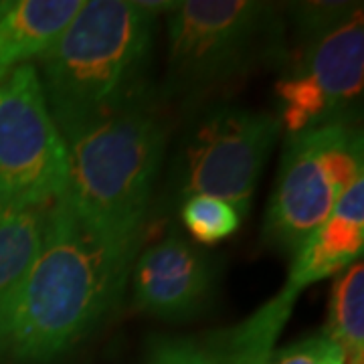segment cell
<instances>
[{
  "label": "cell",
  "instance_id": "5b68a950",
  "mask_svg": "<svg viewBox=\"0 0 364 364\" xmlns=\"http://www.w3.org/2000/svg\"><path fill=\"white\" fill-rule=\"evenodd\" d=\"M65 144L33 63L0 77V207L53 205L65 193Z\"/></svg>",
  "mask_w": 364,
  "mask_h": 364
},
{
  "label": "cell",
  "instance_id": "277c9868",
  "mask_svg": "<svg viewBox=\"0 0 364 364\" xmlns=\"http://www.w3.org/2000/svg\"><path fill=\"white\" fill-rule=\"evenodd\" d=\"M168 91L196 95L284 57L277 6L257 0H186L166 11Z\"/></svg>",
  "mask_w": 364,
  "mask_h": 364
},
{
  "label": "cell",
  "instance_id": "8fae6325",
  "mask_svg": "<svg viewBox=\"0 0 364 364\" xmlns=\"http://www.w3.org/2000/svg\"><path fill=\"white\" fill-rule=\"evenodd\" d=\"M51 207H0V320L39 255Z\"/></svg>",
  "mask_w": 364,
  "mask_h": 364
},
{
  "label": "cell",
  "instance_id": "2e32d148",
  "mask_svg": "<svg viewBox=\"0 0 364 364\" xmlns=\"http://www.w3.org/2000/svg\"><path fill=\"white\" fill-rule=\"evenodd\" d=\"M332 215H336L340 219H346L352 223H360L364 225V181L358 178L352 182L350 186L338 196V200L334 203Z\"/></svg>",
  "mask_w": 364,
  "mask_h": 364
},
{
  "label": "cell",
  "instance_id": "8992f818",
  "mask_svg": "<svg viewBox=\"0 0 364 364\" xmlns=\"http://www.w3.org/2000/svg\"><path fill=\"white\" fill-rule=\"evenodd\" d=\"M282 132L277 116L219 105L196 119L182 150L181 186L186 196H213L245 215Z\"/></svg>",
  "mask_w": 364,
  "mask_h": 364
},
{
  "label": "cell",
  "instance_id": "7a4b0ae2",
  "mask_svg": "<svg viewBox=\"0 0 364 364\" xmlns=\"http://www.w3.org/2000/svg\"><path fill=\"white\" fill-rule=\"evenodd\" d=\"M172 2L90 0L41 55L43 91L59 134L144 102L156 16Z\"/></svg>",
  "mask_w": 364,
  "mask_h": 364
},
{
  "label": "cell",
  "instance_id": "5bb4252c",
  "mask_svg": "<svg viewBox=\"0 0 364 364\" xmlns=\"http://www.w3.org/2000/svg\"><path fill=\"white\" fill-rule=\"evenodd\" d=\"M263 364H346V354L328 334H316L273 350Z\"/></svg>",
  "mask_w": 364,
  "mask_h": 364
},
{
  "label": "cell",
  "instance_id": "3957f363",
  "mask_svg": "<svg viewBox=\"0 0 364 364\" xmlns=\"http://www.w3.org/2000/svg\"><path fill=\"white\" fill-rule=\"evenodd\" d=\"M67 182L63 198L100 233L138 241L166 146L162 117L144 102L61 134Z\"/></svg>",
  "mask_w": 364,
  "mask_h": 364
},
{
  "label": "cell",
  "instance_id": "e0dca14e",
  "mask_svg": "<svg viewBox=\"0 0 364 364\" xmlns=\"http://www.w3.org/2000/svg\"><path fill=\"white\" fill-rule=\"evenodd\" d=\"M0 77H2V75H0Z\"/></svg>",
  "mask_w": 364,
  "mask_h": 364
},
{
  "label": "cell",
  "instance_id": "9a60e30c",
  "mask_svg": "<svg viewBox=\"0 0 364 364\" xmlns=\"http://www.w3.org/2000/svg\"><path fill=\"white\" fill-rule=\"evenodd\" d=\"M146 364H217L210 354L195 342L182 338H152L146 352Z\"/></svg>",
  "mask_w": 364,
  "mask_h": 364
},
{
  "label": "cell",
  "instance_id": "9c48e42d",
  "mask_svg": "<svg viewBox=\"0 0 364 364\" xmlns=\"http://www.w3.org/2000/svg\"><path fill=\"white\" fill-rule=\"evenodd\" d=\"M132 284L134 301L142 312L182 322L205 310L215 275L207 255L172 231L140 255L134 265Z\"/></svg>",
  "mask_w": 364,
  "mask_h": 364
},
{
  "label": "cell",
  "instance_id": "30bf717a",
  "mask_svg": "<svg viewBox=\"0 0 364 364\" xmlns=\"http://www.w3.org/2000/svg\"><path fill=\"white\" fill-rule=\"evenodd\" d=\"M83 0L0 2V75L51 49Z\"/></svg>",
  "mask_w": 364,
  "mask_h": 364
},
{
  "label": "cell",
  "instance_id": "ba28073f",
  "mask_svg": "<svg viewBox=\"0 0 364 364\" xmlns=\"http://www.w3.org/2000/svg\"><path fill=\"white\" fill-rule=\"evenodd\" d=\"M330 126V124H328ZM328 126L289 134L263 223L265 241L291 259L324 225L336 203L324 168Z\"/></svg>",
  "mask_w": 364,
  "mask_h": 364
},
{
  "label": "cell",
  "instance_id": "4fadbf2b",
  "mask_svg": "<svg viewBox=\"0 0 364 364\" xmlns=\"http://www.w3.org/2000/svg\"><path fill=\"white\" fill-rule=\"evenodd\" d=\"M182 223L196 241L213 245L239 229L241 215L231 205L213 196H188L181 208Z\"/></svg>",
  "mask_w": 364,
  "mask_h": 364
},
{
  "label": "cell",
  "instance_id": "7c38bea8",
  "mask_svg": "<svg viewBox=\"0 0 364 364\" xmlns=\"http://www.w3.org/2000/svg\"><path fill=\"white\" fill-rule=\"evenodd\" d=\"M324 334L340 344L346 364L364 363V267L352 263L334 282Z\"/></svg>",
  "mask_w": 364,
  "mask_h": 364
},
{
  "label": "cell",
  "instance_id": "52a82bcc",
  "mask_svg": "<svg viewBox=\"0 0 364 364\" xmlns=\"http://www.w3.org/2000/svg\"><path fill=\"white\" fill-rule=\"evenodd\" d=\"M296 35L284 75L322 93L338 124L360 102L364 73L363 4H296Z\"/></svg>",
  "mask_w": 364,
  "mask_h": 364
},
{
  "label": "cell",
  "instance_id": "6da1fadb",
  "mask_svg": "<svg viewBox=\"0 0 364 364\" xmlns=\"http://www.w3.org/2000/svg\"><path fill=\"white\" fill-rule=\"evenodd\" d=\"M138 241L91 229L59 196L39 255L0 320V363L49 364L114 312Z\"/></svg>",
  "mask_w": 364,
  "mask_h": 364
}]
</instances>
